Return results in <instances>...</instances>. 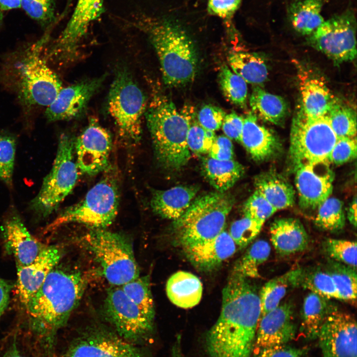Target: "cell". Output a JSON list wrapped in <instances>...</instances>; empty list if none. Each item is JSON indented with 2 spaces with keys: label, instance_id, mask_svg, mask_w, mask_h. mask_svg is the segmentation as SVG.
<instances>
[{
  "label": "cell",
  "instance_id": "cell-28",
  "mask_svg": "<svg viewBox=\"0 0 357 357\" xmlns=\"http://www.w3.org/2000/svg\"><path fill=\"white\" fill-rule=\"evenodd\" d=\"M166 292L174 304L187 309L199 303L202 296L203 286L196 275L179 271L173 274L168 280Z\"/></svg>",
  "mask_w": 357,
  "mask_h": 357
},
{
  "label": "cell",
  "instance_id": "cell-5",
  "mask_svg": "<svg viewBox=\"0 0 357 357\" xmlns=\"http://www.w3.org/2000/svg\"><path fill=\"white\" fill-rule=\"evenodd\" d=\"M190 109L179 112L171 101L159 97L145 113L155 157L166 169L179 170L190 159L186 140Z\"/></svg>",
  "mask_w": 357,
  "mask_h": 357
},
{
  "label": "cell",
  "instance_id": "cell-58",
  "mask_svg": "<svg viewBox=\"0 0 357 357\" xmlns=\"http://www.w3.org/2000/svg\"><path fill=\"white\" fill-rule=\"evenodd\" d=\"M171 357H184L181 346V337L178 335L171 350Z\"/></svg>",
  "mask_w": 357,
  "mask_h": 357
},
{
  "label": "cell",
  "instance_id": "cell-54",
  "mask_svg": "<svg viewBox=\"0 0 357 357\" xmlns=\"http://www.w3.org/2000/svg\"><path fill=\"white\" fill-rule=\"evenodd\" d=\"M244 119L236 112L226 115L222 122V129L227 137L240 142Z\"/></svg>",
  "mask_w": 357,
  "mask_h": 357
},
{
  "label": "cell",
  "instance_id": "cell-38",
  "mask_svg": "<svg viewBox=\"0 0 357 357\" xmlns=\"http://www.w3.org/2000/svg\"><path fill=\"white\" fill-rule=\"evenodd\" d=\"M327 271L333 280L340 299L356 304V268L337 262L332 263Z\"/></svg>",
  "mask_w": 357,
  "mask_h": 357
},
{
  "label": "cell",
  "instance_id": "cell-9",
  "mask_svg": "<svg viewBox=\"0 0 357 357\" xmlns=\"http://www.w3.org/2000/svg\"><path fill=\"white\" fill-rule=\"evenodd\" d=\"M337 139L328 115L313 117L301 106L298 108L290 132V154L295 169L305 164L329 163V155Z\"/></svg>",
  "mask_w": 357,
  "mask_h": 357
},
{
  "label": "cell",
  "instance_id": "cell-4",
  "mask_svg": "<svg viewBox=\"0 0 357 357\" xmlns=\"http://www.w3.org/2000/svg\"><path fill=\"white\" fill-rule=\"evenodd\" d=\"M136 25L147 33L155 50L166 84L177 87L193 81L197 54L184 29L170 20H146L137 22Z\"/></svg>",
  "mask_w": 357,
  "mask_h": 357
},
{
  "label": "cell",
  "instance_id": "cell-13",
  "mask_svg": "<svg viewBox=\"0 0 357 357\" xmlns=\"http://www.w3.org/2000/svg\"><path fill=\"white\" fill-rule=\"evenodd\" d=\"M356 18L348 9L324 22L307 38L308 44L335 63L354 60L357 55Z\"/></svg>",
  "mask_w": 357,
  "mask_h": 357
},
{
  "label": "cell",
  "instance_id": "cell-26",
  "mask_svg": "<svg viewBox=\"0 0 357 357\" xmlns=\"http://www.w3.org/2000/svg\"><path fill=\"white\" fill-rule=\"evenodd\" d=\"M240 142L257 161L269 159L279 148L276 136L269 129L259 124L257 117L252 113L244 119Z\"/></svg>",
  "mask_w": 357,
  "mask_h": 357
},
{
  "label": "cell",
  "instance_id": "cell-41",
  "mask_svg": "<svg viewBox=\"0 0 357 357\" xmlns=\"http://www.w3.org/2000/svg\"><path fill=\"white\" fill-rule=\"evenodd\" d=\"M328 117L331 128L338 138L356 137V114L352 108L337 101Z\"/></svg>",
  "mask_w": 357,
  "mask_h": 357
},
{
  "label": "cell",
  "instance_id": "cell-31",
  "mask_svg": "<svg viewBox=\"0 0 357 357\" xmlns=\"http://www.w3.org/2000/svg\"><path fill=\"white\" fill-rule=\"evenodd\" d=\"M322 0H298L288 9L289 20L296 31L309 36L325 21L321 11Z\"/></svg>",
  "mask_w": 357,
  "mask_h": 357
},
{
  "label": "cell",
  "instance_id": "cell-59",
  "mask_svg": "<svg viewBox=\"0 0 357 357\" xmlns=\"http://www.w3.org/2000/svg\"><path fill=\"white\" fill-rule=\"evenodd\" d=\"M3 357H25L17 348L15 340L6 352Z\"/></svg>",
  "mask_w": 357,
  "mask_h": 357
},
{
  "label": "cell",
  "instance_id": "cell-27",
  "mask_svg": "<svg viewBox=\"0 0 357 357\" xmlns=\"http://www.w3.org/2000/svg\"><path fill=\"white\" fill-rule=\"evenodd\" d=\"M271 240L276 251L288 255L304 250L308 244L307 234L301 222L294 218H281L271 224Z\"/></svg>",
  "mask_w": 357,
  "mask_h": 357
},
{
  "label": "cell",
  "instance_id": "cell-3",
  "mask_svg": "<svg viewBox=\"0 0 357 357\" xmlns=\"http://www.w3.org/2000/svg\"><path fill=\"white\" fill-rule=\"evenodd\" d=\"M49 41L44 35L36 42L11 54L2 66L1 76L26 109L47 107L62 88L57 74L43 57Z\"/></svg>",
  "mask_w": 357,
  "mask_h": 357
},
{
  "label": "cell",
  "instance_id": "cell-10",
  "mask_svg": "<svg viewBox=\"0 0 357 357\" xmlns=\"http://www.w3.org/2000/svg\"><path fill=\"white\" fill-rule=\"evenodd\" d=\"M74 140L62 133L59 140L52 168L44 178L41 187L30 202L32 210L40 216H49L73 189L78 179V168L74 159Z\"/></svg>",
  "mask_w": 357,
  "mask_h": 357
},
{
  "label": "cell",
  "instance_id": "cell-53",
  "mask_svg": "<svg viewBox=\"0 0 357 357\" xmlns=\"http://www.w3.org/2000/svg\"><path fill=\"white\" fill-rule=\"evenodd\" d=\"M208 154L209 157L218 160L233 159L234 149L231 139L224 135L216 136Z\"/></svg>",
  "mask_w": 357,
  "mask_h": 357
},
{
  "label": "cell",
  "instance_id": "cell-23",
  "mask_svg": "<svg viewBox=\"0 0 357 357\" xmlns=\"http://www.w3.org/2000/svg\"><path fill=\"white\" fill-rule=\"evenodd\" d=\"M184 254L197 269L209 271L236 251L237 245L224 230L215 238L183 248Z\"/></svg>",
  "mask_w": 357,
  "mask_h": 357
},
{
  "label": "cell",
  "instance_id": "cell-46",
  "mask_svg": "<svg viewBox=\"0 0 357 357\" xmlns=\"http://www.w3.org/2000/svg\"><path fill=\"white\" fill-rule=\"evenodd\" d=\"M15 149L13 136L0 134V179L9 186L12 182Z\"/></svg>",
  "mask_w": 357,
  "mask_h": 357
},
{
  "label": "cell",
  "instance_id": "cell-39",
  "mask_svg": "<svg viewBox=\"0 0 357 357\" xmlns=\"http://www.w3.org/2000/svg\"><path fill=\"white\" fill-rule=\"evenodd\" d=\"M315 223L322 229L331 232L342 230L345 224L343 202L335 197L327 198L317 208Z\"/></svg>",
  "mask_w": 357,
  "mask_h": 357
},
{
  "label": "cell",
  "instance_id": "cell-57",
  "mask_svg": "<svg viewBox=\"0 0 357 357\" xmlns=\"http://www.w3.org/2000/svg\"><path fill=\"white\" fill-rule=\"evenodd\" d=\"M348 218L351 224L355 227L357 226V199L355 197L351 203L348 210Z\"/></svg>",
  "mask_w": 357,
  "mask_h": 357
},
{
  "label": "cell",
  "instance_id": "cell-1",
  "mask_svg": "<svg viewBox=\"0 0 357 357\" xmlns=\"http://www.w3.org/2000/svg\"><path fill=\"white\" fill-rule=\"evenodd\" d=\"M260 316L256 289L233 273L222 291L220 316L205 336L208 357H251Z\"/></svg>",
  "mask_w": 357,
  "mask_h": 357
},
{
  "label": "cell",
  "instance_id": "cell-45",
  "mask_svg": "<svg viewBox=\"0 0 357 357\" xmlns=\"http://www.w3.org/2000/svg\"><path fill=\"white\" fill-rule=\"evenodd\" d=\"M327 254L336 262L356 268V241L334 238L327 239L324 244Z\"/></svg>",
  "mask_w": 357,
  "mask_h": 357
},
{
  "label": "cell",
  "instance_id": "cell-6",
  "mask_svg": "<svg viewBox=\"0 0 357 357\" xmlns=\"http://www.w3.org/2000/svg\"><path fill=\"white\" fill-rule=\"evenodd\" d=\"M234 204L233 196L218 191L193 200L184 213L174 221L178 244L183 248L218 236L224 230Z\"/></svg>",
  "mask_w": 357,
  "mask_h": 357
},
{
  "label": "cell",
  "instance_id": "cell-52",
  "mask_svg": "<svg viewBox=\"0 0 357 357\" xmlns=\"http://www.w3.org/2000/svg\"><path fill=\"white\" fill-rule=\"evenodd\" d=\"M242 0H208V12L222 18H229L239 8Z\"/></svg>",
  "mask_w": 357,
  "mask_h": 357
},
{
  "label": "cell",
  "instance_id": "cell-30",
  "mask_svg": "<svg viewBox=\"0 0 357 357\" xmlns=\"http://www.w3.org/2000/svg\"><path fill=\"white\" fill-rule=\"evenodd\" d=\"M259 192L277 210L292 206L295 202V191L284 178L274 173L258 175L254 181Z\"/></svg>",
  "mask_w": 357,
  "mask_h": 357
},
{
  "label": "cell",
  "instance_id": "cell-24",
  "mask_svg": "<svg viewBox=\"0 0 357 357\" xmlns=\"http://www.w3.org/2000/svg\"><path fill=\"white\" fill-rule=\"evenodd\" d=\"M298 77L303 111L313 117L327 115L337 100L324 79L302 69Z\"/></svg>",
  "mask_w": 357,
  "mask_h": 357
},
{
  "label": "cell",
  "instance_id": "cell-37",
  "mask_svg": "<svg viewBox=\"0 0 357 357\" xmlns=\"http://www.w3.org/2000/svg\"><path fill=\"white\" fill-rule=\"evenodd\" d=\"M120 287L141 311L149 319L154 321L155 306L149 276H139Z\"/></svg>",
  "mask_w": 357,
  "mask_h": 357
},
{
  "label": "cell",
  "instance_id": "cell-36",
  "mask_svg": "<svg viewBox=\"0 0 357 357\" xmlns=\"http://www.w3.org/2000/svg\"><path fill=\"white\" fill-rule=\"evenodd\" d=\"M270 252L271 247L267 241H256L237 263L234 273L246 278L259 277V267L268 259Z\"/></svg>",
  "mask_w": 357,
  "mask_h": 357
},
{
  "label": "cell",
  "instance_id": "cell-35",
  "mask_svg": "<svg viewBox=\"0 0 357 357\" xmlns=\"http://www.w3.org/2000/svg\"><path fill=\"white\" fill-rule=\"evenodd\" d=\"M229 64L235 73L246 82L261 84L268 77V69L263 59L254 53L236 52L228 57Z\"/></svg>",
  "mask_w": 357,
  "mask_h": 357
},
{
  "label": "cell",
  "instance_id": "cell-42",
  "mask_svg": "<svg viewBox=\"0 0 357 357\" xmlns=\"http://www.w3.org/2000/svg\"><path fill=\"white\" fill-rule=\"evenodd\" d=\"M300 285L327 299H340L333 280L327 271L320 269L305 272L304 270Z\"/></svg>",
  "mask_w": 357,
  "mask_h": 357
},
{
  "label": "cell",
  "instance_id": "cell-25",
  "mask_svg": "<svg viewBox=\"0 0 357 357\" xmlns=\"http://www.w3.org/2000/svg\"><path fill=\"white\" fill-rule=\"evenodd\" d=\"M199 190L195 185H178L166 190H154L150 205L162 218L176 220L187 209Z\"/></svg>",
  "mask_w": 357,
  "mask_h": 357
},
{
  "label": "cell",
  "instance_id": "cell-17",
  "mask_svg": "<svg viewBox=\"0 0 357 357\" xmlns=\"http://www.w3.org/2000/svg\"><path fill=\"white\" fill-rule=\"evenodd\" d=\"M106 75L62 88L53 102L46 108L45 117L48 121L67 120L79 117L85 111L92 96L102 86Z\"/></svg>",
  "mask_w": 357,
  "mask_h": 357
},
{
  "label": "cell",
  "instance_id": "cell-21",
  "mask_svg": "<svg viewBox=\"0 0 357 357\" xmlns=\"http://www.w3.org/2000/svg\"><path fill=\"white\" fill-rule=\"evenodd\" d=\"M62 255V251L59 246L47 245L32 263L26 266L16 267L17 294L24 307L41 287Z\"/></svg>",
  "mask_w": 357,
  "mask_h": 357
},
{
  "label": "cell",
  "instance_id": "cell-18",
  "mask_svg": "<svg viewBox=\"0 0 357 357\" xmlns=\"http://www.w3.org/2000/svg\"><path fill=\"white\" fill-rule=\"evenodd\" d=\"M333 180L329 163L305 164L297 167L295 184L300 207L306 210L317 208L330 197Z\"/></svg>",
  "mask_w": 357,
  "mask_h": 357
},
{
  "label": "cell",
  "instance_id": "cell-51",
  "mask_svg": "<svg viewBox=\"0 0 357 357\" xmlns=\"http://www.w3.org/2000/svg\"><path fill=\"white\" fill-rule=\"evenodd\" d=\"M252 357H308L306 350L287 344L263 349L252 354Z\"/></svg>",
  "mask_w": 357,
  "mask_h": 357
},
{
  "label": "cell",
  "instance_id": "cell-56",
  "mask_svg": "<svg viewBox=\"0 0 357 357\" xmlns=\"http://www.w3.org/2000/svg\"><path fill=\"white\" fill-rule=\"evenodd\" d=\"M21 7V0H0V10L7 11Z\"/></svg>",
  "mask_w": 357,
  "mask_h": 357
},
{
  "label": "cell",
  "instance_id": "cell-34",
  "mask_svg": "<svg viewBox=\"0 0 357 357\" xmlns=\"http://www.w3.org/2000/svg\"><path fill=\"white\" fill-rule=\"evenodd\" d=\"M328 299L310 292L304 298L301 313V330L309 340L317 338L320 329L328 315L335 309Z\"/></svg>",
  "mask_w": 357,
  "mask_h": 357
},
{
  "label": "cell",
  "instance_id": "cell-14",
  "mask_svg": "<svg viewBox=\"0 0 357 357\" xmlns=\"http://www.w3.org/2000/svg\"><path fill=\"white\" fill-rule=\"evenodd\" d=\"M63 357H149L135 344L107 326L94 324L82 330Z\"/></svg>",
  "mask_w": 357,
  "mask_h": 357
},
{
  "label": "cell",
  "instance_id": "cell-20",
  "mask_svg": "<svg viewBox=\"0 0 357 357\" xmlns=\"http://www.w3.org/2000/svg\"><path fill=\"white\" fill-rule=\"evenodd\" d=\"M103 12V0H78L65 28L53 41L55 50L64 56H76L89 25Z\"/></svg>",
  "mask_w": 357,
  "mask_h": 357
},
{
  "label": "cell",
  "instance_id": "cell-32",
  "mask_svg": "<svg viewBox=\"0 0 357 357\" xmlns=\"http://www.w3.org/2000/svg\"><path fill=\"white\" fill-rule=\"evenodd\" d=\"M249 103L257 118L276 125H281L288 115V106L282 97L267 92L259 86L253 88Z\"/></svg>",
  "mask_w": 357,
  "mask_h": 357
},
{
  "label": "cell",
  "instance_id": "cell-12",
  "mask_svg": "<svg viewBox=\"0 0 357 357\" xmlns=\"http://www.w3.org/2000/svg\"><path fill=\"white\" fill-rule=\"evenodd\" d=\"M102 313L115 331L133 344L143 343L153 333L154 321L141 311L120 286H112L108 289Z\"/></svg>",
  "mask_w": 357,
  "mask_h": 357
},
{
  "label": "cell",
  "instance_id": "cell-19",
  "mask_svg": "<svg viewBox=\"0 0 357 357\" xmlns=\"http://www.w3.org/2000/svg\"><path fill=\"white\" fill-rule=\"evenodd\" d=\"M297 333L294 306L290 302L279 305L260 317L252 354L263 349L287 344Z\"/></svg>",
  "mask_w": 357,
  "mask_h": 357
},
{
  "label": "cell",
  "instance_id": "cell-48",
  "mask_svg": "<svg viewBox=\"0 0 357 357\" xmlns=\"http://www.w3.org/2000/svg\"><path fill=\"white\" fill-rule=\"evenodd\" d=\"M277 211V209L257 190H255L246 201L243 207L244 216L253 219L263 225L265 221Z\"/></svg>",
  "mask_w": 357,
  "mask_h": 357
},
{
  "label": "cell",
  "instance_id": "cell-22",
  "mask_svg": "<svg viewBox=\"0 0 357 357\" xmlns=\"http://www.w3.org/2000/svg\"><path fill=\"white\" fill-rule=\"evenodd\" d=\"M1 231L5 249L15 258L16 267L32 263L47 246L29 233L17 214L5 220Z\"/></svg>",
  "mask_w": 357,
  "mask_h": 357
},
{
  "label": "cell",
  "instance_id": "cell-16",
  "mask_svg": "<svg viewBox=\"0 0 357 357\" xmlns=\"http://www.w3.org/2000/svg\"><path fill=\"white\" fill-rule=\"evenodd\" d=\"M357 323L349 313L333 310L317 338L322 357H357Z\"/></svg>",
  "mask_w": 357,
  "mask_h": 357
},
{
  "label": "cell",
  "instance_id": "cell-43",
  "mask_svg": "<svg viewBox=\"0 0 357 357\" xmlns=\"http://www.w3.org/2000/svg\"><path fill=\"white\" fill-rule=\"evenodd\" d=\"M193 109H190V124L187 135V144L189 151L200 155L208 153L216 137L213 131L202 127L196 119Z\"/></svg>",
  "mask_w": 357,
  "mask_h": 357
},
{
  "label": "cell",
  "instance_id": "cell-33",
  "mask_svg": "<svg viewBox=\"0 0 357 357\" xmlns=\"http://www.w3.org/2000/svg\"><path fill=\"white\" fill-rule=\"evenodd\" d=\"M303 271L299 268L290 270L265 284L259 295L260 317L278 306L290 290L300 285Z\"/></svg>",
  "mask_w": 357,
  "mask_h": 357
},
{
  "label": "cell",
  "instance_id": "cell-8",
  "mask_svg": "<svg viewBox=\"0 0 357 357\" xmlns=\"http://www.w3.org/2000/svg\"><path fill=\"white\" fill-rule=\"evenodd\" d=\"M82 240L112 286H121L139 276L132 242L125 236L105 229H93Z\"/></svg>",
  "mask_w": 357,
  "mask_h": 357
},
{
  "label": "cell",
  "instance_id": "cell-49",
  "mask_svg": "<svg viewBox=\"0 0 357 357\" xmlns=\"http://www.w3.org/2000/svg\"><path fill=\"white\" fill-rule=\"evenodd\" d=\"M356 137L338 138L329 157V163L339 165L356 158Z\"/></svg>",
  "mask_w": 357,
  "mask_h": 357
},
{
  "label": "cell",
  "instance_id": "cell-29",
  "mask_svg": "<svg viewBox=\"0 0 357 357\" xmlns=\"http://www.w3.org/2000/svg\"><path fill=\"white\" fill-rule=\"evenodd\" d=\"M201 159L203 175L219 192H226L244 174L242 165L234 159L220 161L209 156Z\"/></svg>",
  "mask_w": 357,
  "mask_h": 357
},
{
  "label": "cell",
  "instance_id": "cell-40",
  "mask_svg": "<svg viewBox=\"0 0 357 357\" xmlns=\"http://www.w3.org/2000/svg\"><path fill=\"white\" fill-rule=\"evenodd\" d=\"M219 82L223 95L229 101L241 108L245 106L247 87L242 78L224 65L219 74Z\"/></svg>",
  "mask_w": 357,
  "mask_h": 357
},
{
  "label": "cell",
  "instance_id": "cell-44",
  "mask_svg": "<svg viewBox=\"0 0 357 357\" xmlns=\"http://www.w3.org/2000/svg\"><path fill=\"white\" fill-rule=\"evenodd\" d=\"M21 7L46 31H50L56 19L54 0H21Z\"/></svg>",
  "mask_w": 357,
  "mask_h": 357
},
{
  "label": "cell",
  "instance_id": "cell-15",
  "mask_svg": "<svg viewBox=\"0 0 357 357\" xmlns=\"http://www.w3.org/2000/svg\"><path fill=\"white\" fill-rule=\"evenodd\" d=\"M112 145L110 132L95 119L74 140L76 163L81 172L94 175L108 169Z\"/></svg>",
  "mask_w": 357,
  "mask_h": 357
},
{
  "label": "cell",
  "instance_id": "cell-7",
  "mask_svg": "<svg viewBox=\"0 0 357 357\" xmlns=\"http://www.w3.org/2000/svg\"><path fill=\"white\" fill-rule=\"evenodd\" d=\"M119 204L118 180L115 175L109 173L94 185L81 201L62 211L46 231L70 223L84 224L93 229H104L114 222Z\"/></svg>",
  "mask_w": 357,
  "mask_h": 357
},
{
  "label": "cell",
  "instance_id": "cell-50",
  "mask_svg": "<svg viewBox=\"0 0 357 357\" xmlns=\"http://www.w3.org/2000/svg\"><path fill=\"white\" fill-rule=\"evenodd\" d=\"M226 114L221 108L208 104L203 106L197 114V121L204 128L215 131L220 128Z\"/></svg>",
  "mask_w": 357,
  "mask_h": 357
},
{
  "label": "cell",
  "instance_id": "cell-47",
  "mask_svg": "<svg viewBox=\"0 0 357 357\" xmlns=\"http://www.w3.org/2000/svg\"><path fill=\"white\" fill-rule=\"evenodd\" d=\"M262 226L259 222L244 216L232 223L229 233L236 245L243 248L258 235Z\"/></svg>",
  "mask_w": 357,
  "mask_h": 357
},
{
  "label": "cell",
  "instance_id": "cell-11",
  "mask_svg": "<svg viewBox=\"0 0 357 357\" xmlns=\"http://www.w3.org/2000/svg\"><path fill=\"white\" fill-rule=\"evenodd\" d=\"M146 105L145 96L130 72L119 67L110 87L107 108L123 138L131 142L140 140Z\"/></svg>",
  "mask_w": 357,
  "mask_h": 357
},
{
  "label": "cell",
  "instance_id": "cell-55",
  "mask_svg": "<svg viewBox=\"0 0 357 357\" xmlns=\"http://www.w3.org/2000/svg\"><path fill=\"white\" fill-rule=\"evenodd\" d=\"M11 289V285L0 278V318L7 307Z\"/></svg>",
  "mask_w": 357,
  "mask_h": 357
},
{
  "label": "cell",
  "instance_id": "cell-2",
  "mask_svg": "<svg viewBox=\"0 0 357 357\" xmlns=\"http://www.w3.org/2000/svg\"><path fill=\"white\" fill-rule=\"evenodd\" d=\"M87 284L80 272L55 268L24 306L30 331L44 357H53L58 330L66 325Z\"/></svg>",
  "mask_w": 357,
  "mask_h": 357
}]
</instances>
